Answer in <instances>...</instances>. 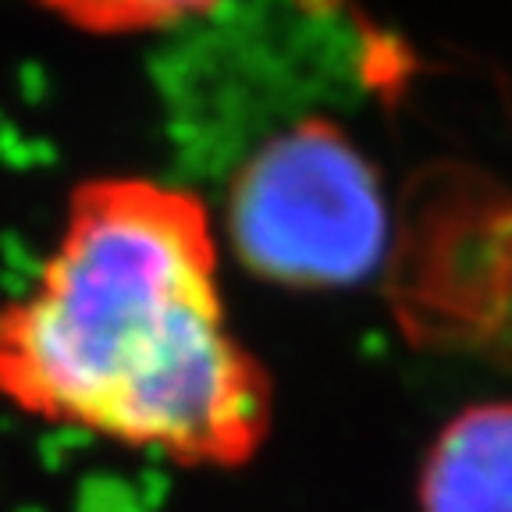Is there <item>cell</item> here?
<instances>
[{"label": "cell", "mask_w": 512, "mask_h": 512, "mask_svg": "<svg viewBox=\"0 0 512 512\" xmlns=\"http://www.w3.org/2000/svg\"><path fill=\"white\" fill-rule=\"evenodd\" d=\"M224 228L256 278L288 288L360 285L388 249V200L363 150L328 118L256 143L228 185Z\"/></svg>", "instance_id": "2"}, {"label": "cell", "mask_w": 512, "mask_h": 512, "mask_svg": "<svg viewBox=\"0 0 512 512\" xmlns=\"http://www.w3.org/2000/svg\"><path fill=\"white\" fill-rule=\"evenodd\" d=\"M420 512H512V402L463 409L434 438Z\"/></svg>", "instance_id": "3"}, {"label": "cell", "mask_w": 512, "mask_h": 512, "mask_svg": "<svg viewBox=\"0 0 512 512\" xmlns=\"http://www.w3.org/2000/svg\"><path fill=\"white\" fill-rule=\"evenodd\" d=\"M217 256L189 189L79 185L36 285L0 310V399L175 463H246L271 384L228 324Z\"/></svg>", "instance_id": "1"}]
</instances>
